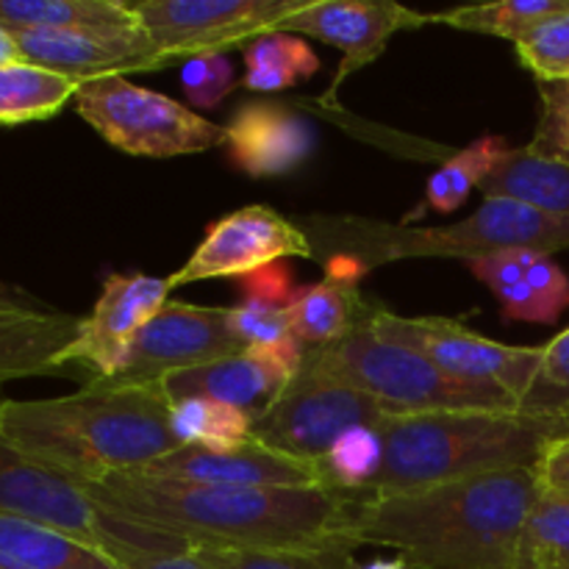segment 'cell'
I'll return each instance as SVG.
<instances>
[{"label":"cell","mask_w":569,"mask_h":569,"mask_svg":"<svg viewBox=\"0 0 569 569\" xmlns=\"http://www.w3.org/2000/svg\"><path fill=\"white\" fill-rule=\"evenodd\" d=\"M383 442L378 426H359L345 433L320 459L328 487L342 492H365L381 470Z\"/></svg>","instance_id":"1f68e13d"},{"label":"cell","mask_w":569,"mask_h":569,"mask_svg":"<svg viewBox=\"0 0 569 569\" xmlns=\"http://www.w3.org/2000/svg\"><path fill=\"white\" fill-rule=\"evenodd\" d=\"M515 569H569V492L539 483Z\"/></svg>","instance_id":"f1b7e54d"},{"label":"cell","mask_w":569,"mask_h":569,"mask_svg":"<svg viewBox=\"0 0 569 569\" xmlns=\"http://www.w3.org/2000/svg\"><path fill=\"white\" fill-rule=\"evenodd\" d=\"M192 550L209 569H356L353 550Z\"/></svg>","instance_id":"d6a6232c"},{"label":"cell","mask_w":569,"mask_h":569,"mask_svg":"<svg viewBox=\"0 0 569 569\" xmlns=\"http://www.w3.org/2000/svg\"><path fill=\"white\" fill-rule=\"evenodd\" d=\"M306 237L315 256L320 248L361 270L400 259H476L506 248H528L542 256L569 248V217L550 214L511 198H483L481 209L461 222L431 228L389 226L365 220H311Z\"/></svg>","instance_id":"5b68a950"},{"label":"cell","mask_w":569,"mask_h":569,"mask_svg":"<svg viewBox=\"0 0 569 569\" xmlns=\"http://www.w3.org/2000/svg\"><path fill=\"white\" fill-rule=\"evenodd\" d=\"M509 150L511 144L503 137L487 133V137L476 139V142L467 144L456 156H450L433 172L431 181H428V209L439 211V214H450V211L461 209L467 203V198H470L472 189H481V183L492 176V170L500 164V159Z\"/></svg>","instance_id":"83f0119b"},{"label":"cell","mask_w":569,"mask_h":569,"mask_svg":"<svg viewBox=\"0 0 569 569\" xmlns=\"http://www.w3.org/2000/svg\"><path fill=\"white\" fill-rule=\"evenodd\" d=\"M81 320L56 309L0 315V383L61 370L81 331Z\"/></svg>","instance_id":"44dd1931"},{"label":"cell","mask_w":569,"mask_h":569,"mask_svg":"<svg viewBox=\"0 0 569 569\" xmlns=\"http://www.w3.org/2000/svg\"><path fill=\"white\" fill-rule=\"evenodd\" d=\"M361 267L348 259H333L322 281L300 287L289 303L292 333L306 350L328 348L353 331L370 326L378 306L359 292Z\"/></svg>","instance_id":"ffe728a7"},{"label":"cell","mask_w":569,"mask_h":569,"mask_svg":"<svg viewBox=\"0 0 569 569\" xmlns=\"http://www.w3.org/2000/svg\"><path fill=\"white\" fill-rule=\"evenodd\" d=\"M542 253L528 248H506L495 250V253L476 256V259L467 261V267H470L472 276H476L478 281L487 283V287L492 289L495 298H500V295L509 292L511 287L526 281L528 270H531V264Z\"/></svg>","instance_id":"74e56055"},{"label":"cell","mask_w":569,"mask_h":569,"mask_svg":"<svg viewBox=\"0 0 569 569\" xmlns=\"http://www.w3.org/2000/svg\"><path fill=\"white\" fill-rule=\"evenodd\" d=\"M303 350L295 348H242L226 359L192 367V370L172 372L161 378L156 387L167 400L206 398L242 409L259 420L298 378L303 367Z\"/></svg>","instance_id":"5bb4252c"},{"label":"cell","mask_w":569,"mask_h":569,"mask_svg":"<svg viewBox=\"0 0 569 569\" xmlns=\"http://www.w3.org/2000/svg\"><path fill=\"white\" fill-rule=\"evenodd\" d=\"M81 83L53 70L11 61L0 64V126H20L56 117L67 100L76 98Z\"/></svg>","instance_id":"d4e9b609"},{"label":"cell","mask_w":569,"mask_h":569,"mask_svg":"<svg viewBox=\"0 0 569 569\" xmlns=\"http://www.w3.org/2000/svg\"><path fill=\"white\" fill-rule=\"evenodd\" d=\"M281 259H315L311 239L270 206H244L211 222L194 253L167 283L178 289L209 278H244Z\"/></svg>","instance_id":"7c38bea8"},{"label":"cell","mask_w":569,"mask_h":569,"mask_svg":"<svg viewBox=\"0 0 569 569\" xmlns=\"http://www.w3.org/2000/svg\"><path fill=\"white\" fill-rule=\"evenodd\" d=\"M537 495V470H500L361 498L350 539L395 548L415 569H515Z\"/></svg>","instance_id":"7a4b0ae2"},{"label":"cell","mask_w":569,"mask_h":569,"mask_svg":"<svg viewBox=\"0 0 569 569\" xmlns=\"http://www.w3.org/2000/svg\"><path fill=\"white\" fill-rule=\"evenodd\" d=\"M0 433L78 483L142 472L181 448L170 428V400L156 383L100 378L61 398L0 400Z\"/></svg>","instance_id":"3957f363"},{"label":"cell","mask_w":569,"mask_h":569,"mask_svg":"<svg viewBox=\"0 0 569 569\" xmlns=\"http://www.w3.org/2000/svg\"><path fill=\"white\" fill-rule=\"evenodd\" d=\"M381 470L365 498L417 492L500 470H537L545 450L569 433V403L520 409L387 415L378 422Z\"/></svg>","instance_id":"277c9868"},{"label":"cell","mask_w":569,"mask_h":569,"mask_svg":"<svg viewBox=\"0 0 569 569\" xmlns=\"http://www.w3.org/2000/svg\"><path fill=\"white\" fill-rule=\"evenodd\" d=\"M0 569H122L111 556L37 522L0 517Z\"/></svg>","instance_id":"7402d4cb"},{"label":"cell","mask_w":569,"mask_h":569,"mask_svg":"<svg viewBox=\"0 0 569 569\" xmlns=\"http://www.w3.org/2000/svg\"><path fill=\"white\" fill-rule=\"evenodd\" d=\"M537 476L542 487L569 492V433L545 450L542 461L537 467Z\"/></svg>","instance_id":"ab89813d"},{"label":"cell","mask_w":569,"mask_h":569,"mask_svg":"<svg viewBox=\"0 0 569 569\" xmlns=\"http://www.w3.org/2000/svg\"><path fill=\"white\" fill-rule=\"evenodd\" d=\"M309 0H142L131 9L170 61L242 48L261 33L278 31Z\"/></svg>","instance_id":"8fae6325"},{"label":"cell","mask_w":569,"mask_h":569,"mask_svg":"<svg viewBox=\"0 0 569 569\" xmlns=\"http://www.w3.org/2000/svg\"><path fill=\"white\" fill-rule=\"evenodd\" d=\"M389 411L359 389L300 367L287 392L253 422V439L264 448L320 465L348 431L378 426Z\"/></svg>","instance_id":"30bf717a"},{"label":"cell","mask_w":569,"mask_h":569,"mask_svg":"<svg viewBox=\"0 0 569 569\" xmlns=\"http://www.w3.org/2000/svg\"><path fill=\"white\" fill-rule=\"evenodd\" d=\"M533 403H569V328L545 345L542 381Z\"/></svg>","instance_id":"f35d334b"},{"label":"cell","mask_w":569,"mask_h":569,"mask_svg":"<svg viewBox=\"0 0 569 569\" xmlns=\"http://www.w3.org/2000/svg\"><path fill=\"white\" fill-rule=\"evenodd\" d=\"M356 569H415L406 559H389V561H372V565L356 567Z\"/></svg>","instance_id":"ee69618b"},{"label":"cell","mask_w":569,"mask_h":569,"mask_svg":"<svg viewBox=\"0 0 569 569\" xmlns=\"http://www.w3.org/2000/svg\"><path fill=\"white\" fill-rule=\"evenodd\" d=\"M431 22V14H417L398 3H367V0H309L303 9L278 26V31L298 33V37L320 39L333 44L342 53L333 89L345 76L361 70L387 50V42L398 31L420 28Z\"/></svg>","instance_id":"e0dca14e"},{"label":"cell","mask_w":569,"mask_h":569,"mask_svg":"<svg viewBox=\"0 0 569 569\" xmlns=\"http://www.w3.org/2000/svg\"><path fill=\"white\" fill-rule=\"evenodd\" d=\"M142 476L183 483H222V487H328L320 465L278 453L256 439L222 450L178 448L153 461L148 470H142Z\"/></svg>","instance_id":"ac0fdd59"},{"label":"cell","mask_w":569,"mask_h":569,"mask_svg":"<svg viewBox=\"0 0 569 569\" xmlns=\"http://www.w3.org/2000/svg\"><path fill=\"white\" fill-rule=\"evenodd\" d=\"M103 509L187 539L192 548L356 550L350 522L359 492L311 487H222L142 472L87 483Z\"/></svg>","instance_id":"6da1fadb"},{"label":"cell","mask_w":569,"mask_h":569,"mask_svg":"<svg viewBox=\"0 0 569 569\" xmlns=\"http://www.w3.org/2000/svg\"><path fill=\"white\" fill-rule=\"evenodd\" d=\"M231 331L242 348H295L300 345L289 322V303L244 295L237 309H228ZM303 348V345H300Z\"/></svg>","instance_id":"836d02e7"},{"label":"cell","mask_w":569,"mask_h":569,"mask_svg":"<svg viewBox=\"0 0 569 569\" xmlns=\"http://www.w3.org/2000/svg\"><path fill=\"white\" fill-rule=\"evenodd\" d=\"M253 417L206 398L170 400V428L181 448H237L253 439Z\"/></svg>","instance_id":"4316f807"},{"label":"cell","mask_w":569,"mask_h":569,"mask_svg":"<svg viewBox=\"0 0 569 569\" xmlns=\"http://www.w3.org/2000/svg\"><path fill=\"white\" fill-rule=\"evenodd\" d=\"M506 320L520 322H556L569 306V278L553 256H539L528 270L526 281L500 295Z\"/></svg>","instance_id":"4dcf8cb0"},{"label":"cell","mask_w":569,"mask_h":569,"mask_svg":"<svg viewBox=\"0 0 569 569\" xmlns=\"http://www.w3.org/2000/svg\"><path fill=\"white\" fill-rule=\"evenodd\" d=\"M228 131V156L250 178H281L298 170L315 150V128L281 103H244Z\"/></svg>","instance_id":"d6986e66"},{"label":"cell","mask_w":569,"mask_h":569,"mask_svg":"<svg viewBox=\"0 0 569 569\" xmlns=\"http://www.w3.org/2000/svg\"><path fill=\"white\" fill-rule=\"evenodd\" d=\"M244 67H248L242 78L244 89L278 92L315 76L320 70V59L298 33L267 31L244 44Z\"/></svg>","instance_id":"484cf974"},{"label":"cell","mask_w":569,"mask_h":569,"mask_svg":"<svg viewBox=\"0 0 569 569\" xmlns=\"http://www.w3.org/2000/svg\"><path fill=\"white\" fill-rule=\"evenodd\" d=\"M531 153L569 164V81L539 83V120Z\"/></svg>","instance_id":"d590c367"},{"label":"cell","mask_w":569,"mask_h":569,"mask_svg":"<svg viewBox=\"0 0 569 569\" xmlns=\"http://www.w3.org/2000/svg\"><path fill=\"white\" fill-rule=\"evenodd\" d=\"M303 370L359 389L378 400L389 415H433V411L520 409L522 400L489 383H470L448 376L426 356L381 339L370 328L328 348L303 350Z\"/></svg>","instance_id":"8992f818"},{"label":"cell","mask_w":569,"mask_h":569,"mask_svg":"<svg viewBox=\"0 0 569 569\" xmlns=\"http://www.w3.org/2000/svg\"><path fill=\"white\" fill-rule=\"evenodd\" d=\"M0 517L37 522L103 550L122 565L137 553H187L192 545L176 533L126 520L103 509L87 483L22 453L0 433Z\"/></svg>","instance_id":"52a82bcc"},{"label":"cell","mask_w":569,"mask_h":569,"mask_svg":"<svg viewBox=\"0 0 569 569\" xmlns=\"http://www.w3.org/2000/svg\"><path fill=\"white\" fill-rule=\"evenodd\" d=\"M11 61H22L20 48H17L14 33L0 26V64H11Z\"/></svg>","instance_id":"7bdbcfd3"},{"label":"cell","mask_w":569,"mask_h":569,"mask_svg":"<svg viewBox=\"0 0 569 569\" xmlns=\"http://www.w3.org/2000/svg\"><path fill=\"white\" fill-rule=\"evenodd\" d=\"M76 109L111 148L142 159H176L228 142L226 126L209 122L126 76L83 81L76 92Z\"/></svg>","instance_id":"ba28073f"},{"label":"cell","mask_w":569,"mask_h":569,"mask_svg":"<svg viewBox=\"0 0 569 569\" xmlns=\"http://www.w3.org/2000/svg\"><path fill=\"white\" fill-rule=\"evenodd\" d=\"M122 569H209L194 550L187 553H137L120 565Z\"/></svg>","instance_id":"60d3db41"},{"label":"cell","mask_w":569,"mask_h":569,"mask_svg":"<svg viewBox=\"0 0 569 569\" xmlns=\"http://www.w3.org/2000/svg\"><path fill=\"white\" fill-rule=\"evenodd\" d=\"M183 87H187L189 100L198 109H211L220 103L233 87V70L231 61L222 53L194 56L183 67Z\"/></svg>","instance_id":"8d00e7d4"},{"label":"cell","mask_w":569,"mask_h":569,"mask_svg":"<svg viewBox=\"0 0 569 569\" xmlns=\"http://www.w3.org/2000/svg\"><path fill=\"white\" fill-rule=\"evenodd\" d=\"M483 198H511L550 214L569 217V164L528 148H511L481 183Z\"/></svg>","instance_id":"603a6c76"},{"label":"cell","mask_w":569,"mask_h":569,"mask_svg":"<svg viewBox=\"0 0 569 569\" xmlns=\"http://www.w3.org/2000/svg\"><path fill=\"white\" fill-rule=\"evenodd\" d=\"M239 350L242 345L233 337L228 309L167 300L164 309L133 339L126 365L111 381L150 387L172 372L192 370Z\"/></svg>","instance_id":"4fadbf2b"},{"label":"cell","mask_w":569,"mask_h":569,"mask_svg":"<svg viewBox=\"0 0 569 569\" xmlns=\"http://www.w3.org/2000/svg\"><path fill=\"white\" fill-rule=\"evenodd\" d=\"M567 9L569 0H500V3L465 6V9L431 14V22H445V26L459 28V31L489 33V37L517 42L539 22L550 20Z\"/></svg>","instance_id":"f546056e"},{"label":"cell","mask_w":569,"mask_h":569,"mask_svg":"<svg viewBox=\"0 0 569 569\" xmlns=\"http://www.w3.org/2000/svg\"><path fill=\"white\" fill-rule=\"evenodd\" d=\"M6 31H53V28H131L139 26L131 3L120 0H0Z\"/></svg>","instance_id":"cb8c5ba5"},{"label":"cell","mask_w":569,"mask_h":569,"mask_svg":"<svg viewBox=\"0 0 569 569\" xmlns=\"http://www.w3.org/2000/svg\"><path fill=\"white\" fill-rule=\"evenodd\" d=\"M170 283L167 278L109 276L103 281L92 315L81 320V331L67 353V365H83L100 381H111L126 365L133 339L164 309Z\"/></svg>","instance_id":"2e32d148"},{"label":"cell","mask_w":569,"mask_h":569,"mask_svg":"<svg viewBox=\"0 0 569 569\" xmlns=\"http://www.w3.org/2000/svg\"><path fill=\"white\" fill-rule=\"evenodd\" d=\"M367 328L387 342L426 356L431 365L461 381L489 383L515 395L522 403H533L539 392L545 345L517 348L481 337L448 317H398L383 309L376 311Z\"/></svg>","instance_id":"9c48e42d"},{"label":"cell","mask_w":569,"mask_h":569,"mask_svg":"<svg viewBox=\"0 0 569 569\" xmlns=\"http://www.w3.org/2000/svg\"><path fill=\"white\" fill-rule=\"evenodd\" d=\"M522 67L537 76L539 83L569 81V9L515 42Z\"/></svg>","instance_id":"e575fe53"},{"label":"cell","mask_w":569,"mask_h":569,"mask_svg":"<svg viewBox=\"0 0 569 569\" xmlns=\"http://www.w3.org/2000/svg\"><path fill=\"white\" fill-rule=\"evenodd\" d=\"M33 311H50V306H44L17 283L0 281V315H33Z\"/></svg>","instance_id":"b9f144b4"},{"label":"cell","mask_w":569,"mask_h":569,"mask_svg":"<svg viewBox=\"0 0 569 569\" xmlns=\"http://www.w3.org/2000/svg\"><path fill=\"white\" fill-rule=\"evenodd\" d=\"M14 39L22 61H31L78 83L159 70L161 64H167L142 26L17 31Z\"/></svg>","instance_id":"9a60e30c"}]
</instances>
